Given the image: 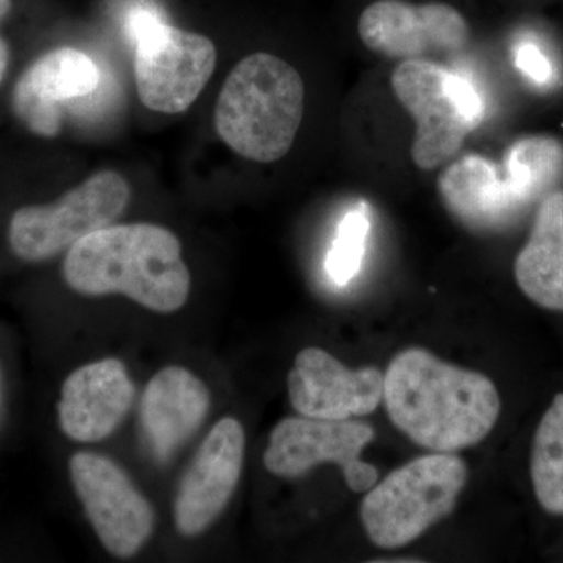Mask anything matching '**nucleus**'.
Returning <instances> with one entry per match:
<instances>
[{
  "mask_svg": "<svg viewBox=\"0 0 563 563\" xmlns=\"http://www.w3.org/2000/svg\"><path fill=\"white\" fill-rule=\"evenodd\" d=\"M384 402L393 424L433 453H455L483 442L501 412L492 379L421 347L393 358L384 374Z\"/></svg>",
  "mask_w": 563,
  "mask_h": 563,
  "instance_id": "1",
  "label": "nucleus"
},
{
  "mask_svg": "<svg viewBox=\"0 0 563 563\" xmlns=\"http://www.w3.org/2000/svg\"><path fill=\"white\" fill-rule=\"evenodd\" d=\"M63 274L80 295L120 292L157 313L180 310L191 288L179 239L147 222L111 224L85 236L68 251Z\"/></svg>",
  "mask_w": 563,
  "mask_h": 563,
  "instance_id": "2",
  "label": "nucleus"
},
{
  "mask_svg": "<svg viewBox=\"0 0 563 563\" xmlns=\"http://www.w3.org/2000/svg\"><path fill=\"white\" fill-rule=\"evenodd\" d=\"M302 77L266 52L247 55L222 85L214 129L235 154L273 163L290 152L303 117Z\"/></svg>",
  "mask_w": 563,
  "mask_h": 563,
  "instance_id": "3",
  "label": "nucleus"
},
{
  "mask_svg": "<svg viewBox=\"0 0 563 563\" xmlns=\"http://www.w3.org/2000/svg\"><path fill=\"white\" fill-rule=\"evenodd\" d=\"M468 479V466L454 453L413 459L374 484L361 504L366 536L383 550L420 539L453 512Z\"/></svg>",
  "mask_w": 563,
  "mask_h": 563,
  "instance_id": "4",
  "label": "nucleus"
},
{
  "mask_svg": "<svg viewBox=\"0 0 563 563\" xmlns=\"http://www.w3.org/2000/svg\"><path fill=\"white\" fill-rule=\"evenodd\" d=\"M391 87L417 125L412 161L422 172L450 162L483 121L484 102L472 81L437 63L401 62Z\"/></svg>",
  "mask_w": 563,
  "mask_h": 563,
  "instance_id": "5",
  "label": "nucleus"
},
{
  "mask_svg": "<svg viewBox=\"0 0 563 563\" xmlns=\"http://www.w3.org/2000/svg\"><path fill=\"white\" fill-rule=\"evenodd\" d=\"M125 31L135 47L133 74L141 103L165 114L190 109L217 66L213 41L172 27L150 9L133 10Z\"/></svg>",
  "mask_w": 563,
  "mask_h": 563,
  "instance_id": "6",
  "label": "nucleus"
},
{
  "mask_svg": "<svg viewBox=\"0 0 563 563\" xmlns=\"http://www.w3.org/2000/svg\"><path fill=\"white\" fill-rule=\"evenodd\" d=\"M129 201L131 187L120 173L92 174L52 206L18 210L9 229L11 250L25 262L49 261L120 220Z\"/></svg>",
  "mask_w": 563,
  "mask_h": 563,
  "instance_id": "7",
  "label": "nucleus"
},
{
  "mask_svg": "<svg viewBox=\"0 0 563 563\" xmlns=\"http://www.w3.org/2000/svg\"><path fill=\"white\" fill-rule=\"evenodd\" d=\"M376 431L357 420L284 418L269 435L263 454L266 470L274 476L295 479L321 463H335L343 470L347 487L366 493L377 483L376 466L363 462L362 451L373 442Z\"/></svg>",
  "mask_w": 563,
  "mask_h": 563,
  "instance_id": "8",
  "label": "nucleus"
},
{
  "mask_svg": "<svg viewBox=\"0 0 563 563\" xmlns=\"http://www.w3.org/2000/svg\"><path fill=\"white\" fill-rule=\"evenodd\" d=\"M74 490L103 548L117 558H132L154 531V509L117 463L79 451L69 461Z\"/></svg>",
  "mask_w": 563,
  "mask_h": 563,
  "instance_id": "9",
  "label": "nucleus"
},
{
  "mask_svg": "<svg viewBox=\"0 0 563 563\" xmlns=\"http://www.w3.org/2000/svg\"><path fill=\"white\" fill-rule=\"evenodd\" d=\"M358 35L369 51L385 57L435 63V58L465 49L470 25L461 11L448 3L376 0L363 10Z\"/></svg>",
  "mask_w": 563,
  "mask_h": 563,
  "instance_id": "10",
  "label": "nucleus"
},
{
  "mask_svg": "<svg viewBox=\"0 0 563 563\" xmlns=\"http://www.w3.org/2000/svg\"><path fill=\"white\" fill-rule=\"evenodd\" d=\"M244 450L246 435L236 418L213 426L177 490L174 520L181 536H199L220 517L242 476Z\"/></svg>",
  "mask_w": 563,
  "mask_h": 563,
  "instance_id": "11",
  "label": "nucleus"
},
{
  "mask_svg": "<svg viewBox=\"0 0 563 563\" xmlns=\"http://www.w3.org/2000/svg\"><path fill=\"white\" fill-rule=\"evenodd\" d=\"M287 385L299 415L320 420L366 417L384 401L379 368H347L321 347H306L296 355Z\"/></svg>",
  "mask_w": 563,
  "mask_h": 563,
  "instance_id": "12",
  "label": "nucleus"
},
{
  "mask_svg": "<svg viewBox=\"0 0 563 563\" xmlns=\"http://www.w3.org/2000/svg\"><path fill=\"white\" fill-rule=\"evenodd\" d=\"M99 70L91 57L73 47L43 55L18 81L13 110L33 133L57 136L62 131L63 107L98 90Z\"/></svg>",
  "mask_w": 563,
  "mask_h": 563,
  "instance_id": "13",
  "label": "nucleus"
},
{
  "mask_svg": "<svg viewBox=\"0 0 563 563\" xmlns=\"http://www.w3.org/2000/svg\"><path fill=\"white\" fill-rule=\"evenodd\" d=\"M135 387L118 358L81 366L62 387L58 421L74 442H101L111 435L131 410Z\"/></svg>",
  "mask_w": 563,
  "mask_h": 563,
  "instance_id": "14",
  "label": "nucleus"
},
{
  "mask_svg": "<svg viewBox=\"0 0 563 563\" xmlns=\"http://www.w3.org/2000/svg\"><path fill=\"white\" fill-rule=\"evenodd\" d=\"M210 404L209 388L187 368L166 366L152 377L141 399V424L161 461L198 432Z\"/></svg>",
  "mask_w": 563,
  "mask_h": 563,
  "instance_id": "15",
  "label": "nucleus"
},
{
  "mask_svg": "<svg viewBox=\"0 0 563 563\" xmlns=\"http://www.w3.org/2000/svg\"><path fill=\"white\" fill-rule=\"evenodd\" d=\"M439 191L450 213L474 231L503 228L523 209L495 163L483 155H465L446 166Z\"/></svg>",
  "mask_w": 563,
  "mask_h": 563,
  "instance_id": "16",
  "label": "nucleus"
},
{
  "mask_svg": "<svg viewBox=\"0 0 563 563\" xmlns=\"http://www.w3.org/2000/svg\"><path fill=\"white\" fill-rule=\"evenodd\" d=\"M504 172L515 199L526 207L562 179L563 146L548 136L518 140L507 151Z\"/></svg>",
  "mask_w": 563,
  "mask_h": 563,
  "instance_id": "17",
  "label": "nucleus"
},
{
  "mask_svg": "<svg viewBox=\"0 0 563 563\" xmlns=\"http://www.w3.org/2000/svg\"><path fill=\"white\" fill-rule=\"evenodd\" d=\"M531 476L537 501L563 515V393L543 415L533 439Z\"/></svg>",
  "mask_w": 563,
  "mask_h": 563,
  "instance_id": "18",
  "label": "nucleus"
},
{
  "mask_svg": "<svg viewBox=\"0 0 563 563\" xmlns=\"http://www.w3.org/2000/svg\"><path fill=\"white\" fill-rule=\"evenodd\" d=\"M515 279L533 302L563 310V243L531 233L515 262Z\"/></svg>",
  "mask_w": 563,
  "mask_h": 563,
  "instance_id": "19",
  "label": "nucleus"
},
{
  "mask_svg": "<svg viewBox=\"0 0 563 563\" xmlns=\"http://www.w3.org/2000/svg\"><path fill=\"white\" fill-rule=\"evenodd\" d=\"M368 232L365 210L354 209L344 214L325 258V272L336 285H346L361 272Z\"/></svg>",
  "mask_w": 563,
  "mask_h": 563,
  "instance_id": "20",
  "label": "nucleus"
},
{
  "mask_svg": "<svg viewBox=\"0 0 563 563\" xmlns=\"http://www.w3.org/2000/svg\"><path fill=\"white\" fill-rule=\"evenodd\" d=\"M515 65L532 80L533 84L550 85L554 79L553 63L544 55V52L531 41H523L515 49Z\"/></svg>",
  "mask_w": 563,
  "mask_h": 563,
  "instance_id": "21",
  "label": "nucleus"
},
{
  "mask_svg": "<svg viewBox=\"0 0 563 563\" xmlns=\"http://www.w3.org/2000/svg\"><path fill=\"white\" fill-rule=\"evenodd\" d=\"M532 233L551 236L563 243V191L544 196L533 221Z\"/></svg>",
  "mask_w": 563,
  "mask_h": 563,
  "instance_id": "22",
  "label": "nucleus"
},
{
  "mask_svg": "<svg viewBox=\"0 0 563 563\" xmlns=\"http://www.w3.org/2000/svg\"><path fill=\"white\" fill-rule=\"evenodd\" d=\"M9 58V46H7L5 41L0 36V84H2L3 77H5Z\"/></svg>",
  "mask_w": 563,
  "mask_h": 563,
  "instance_id": "23",
  "label": "nucleus"
},
{
  "mask_svg": "<svg viewBox=\"0 0 563 563\" xmlns=\"http://www.w3.org/2000/svg\"><path fill=\"white\" fill-rule=\"evenodd\" d=\"M13 9V0H0V21L5 20Z\"/></svg>",
  "mask_w": 563,
  "mask_h": 563,
  "instance_id": "24",
  "label": "nucleus"
}]
</instances>
